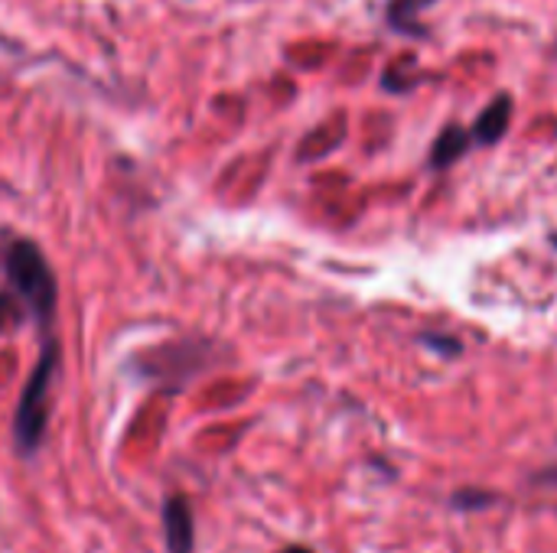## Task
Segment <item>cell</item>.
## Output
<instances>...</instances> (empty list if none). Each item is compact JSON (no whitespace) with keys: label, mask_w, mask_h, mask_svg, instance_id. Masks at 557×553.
<instances>
[{"label":"cell","mask_w":557,"mask_h":553,"mask_svg":"<svg viewBox=\"0 0 557 553\" xmlns=\"http://www.w3.org/2000/svg\"><path fill=\"white\" fill-rule=\"evenodd\" d=\"M13 323H16V306H13V300H10V297H3V293H0V332H3V329H10Z\"/></svg>","instance_id":"9"},{"label":"cell","mask_w":557,"mask_h":553,"mask_svg":"<svg viewBox=\"0 0 557 553\" xmlns=\"http://www.w3.org/2000/svg\"><path fill=\"white\" fill-rule=\"evenodd\" d=\"M470 143H473L470 130H463V127H457V124L444 127V130L437 134L434 147H431V166H434V169L454 166V163L470 150Z\"/></svg>","instance_id":"5"},{"label":"cell","mask_w":557,"mask_h":553,"mask_svg":"<svg viewBox=\"0 0 557 553\" xmlns=\"http://www.w3.org/2000/svg\"><path fill=\"white\" fill-rule=\"evenodd\" d=\"M434 0H392L388 3V26L401 36H428V26L418 23V10Z\"/></svg>","instance_id":"6"},{"label":"cell","mask_w":557,"mask_h":553,"mask_svg":"<svg viewBox=\"0 0 557 553\" xmlns=\"http://www.w3.org/2000/svg\"><path fill=\"white\" fill-rule=\"evenodd\" d=\"M55 355L59 349L49 345L46 355L39 359L36 372L29 375L26 388H23V398H20V407H16V447L23 453H36L39 440H42V430H46V414H49V391H52V372H55Z\"/></svg>","instance_id":"2"},{"label":"cell","mask_w":557,"mask_h":553,"mask_svg":"<svg viewBox=\"0 0 557 553\" xmlns=\"http://www.w3.org/2000/svg\"><path fill=\"white\" fill-rule=\"evenodd\" d=\"M509 121H512V98H509V95H496V98L483 108V114L476 117V124H473V130H470L473 143H483V147L499 143V140L506 137V130H509Z\"/></svg>","instance_id":"3"},{"label":"cell","mask_w":557,"mask_h":553,"mask_svg":"<svg viewBox=\"0 0 557 553\" xmlns=\"http://www.w3.org/2000/svg\"><path fill=\"white\" fill-rule=\"evenodd\" d=\"M7 277L13 290L23 297L29 313L36 319H49L55 310V277L42 257V251L33 241H16L7 251Z\"/></svg>","instance_id":"1"},{"label":"cell","mask_w":557,"mask_h":553,"mask_svg":"<svg viewBox=\"0 0 557 553\" xmlns=\"http://www.w3.org/2000/svg\"><path fill=\"white\" fill-rule=\"evenodd\" d=\"M284 553H310V551H307V548H287Z\"/></svg>","instance_id":"11"},{"label":"cell","mask_w":557,"mask_h":553,"mask_svg":"<svg viewBox=\"0 0 557 553\" xmlns=\"http://www.w3.org/2000/svg\"><path fill=\"white\" fill-rule=\"evenodd\" d=\"M552 241H555V248H557V235H555V238H552Z\"/></svg>","instance_id":"12"},{"label":"cell","mask_w":557,"mask_h":553,"mask_svg":"<svg viewBox=\"0 0 557 553\" xmlns=\"http://www.w3.org/2000/svg\"><path fill=\"white\" fill-rule=\"evenodd\" d=\"M421 342H424L428 349L447 355V359L460 355V339H454V336H421Z\"/></svg>","instance_id":"8"},{"label":"cell","mask_w":557,"mask_h":553,"mask_svg":"<svg viewBox=\"0 0 557 553\" xmlns=\"http://www.w3.org/2000/svg\"><path fill=\"white\" fill-rule=\"evenodd\" d=\"M535 482H539V486H557V466L545 469L542 476H535Z\"/></svg>","instance_id":"10"},{"label":"cell","mask_w":557,"mask_h":553,"mask_svg":"<svg viewBox=\"0 0 557 553\" xmlns=\"http://www.w3.org/2000/svg\"><path fill=\"white\" fill-rule=\"evenodd\" d=\"M496 502H499V495L483 492V489H460L454 495V508H460V512H480V508H490Z\"/></svg>","instance_id":"7"},{"label":"cell","mask_w":557,"mask_h":553,"mask_svg":"<svg viewBox=\"0 0 557 553\" xmlns=\"http://www.w3.org/2000/svg\"><path fill=\"white\" fill-rule=\"evenodd\" d=\"M163 528H166V544L170 553H193V508L183 495H173L163 508Z\"/></svg>","instance_id":"4"}]
</instances>
